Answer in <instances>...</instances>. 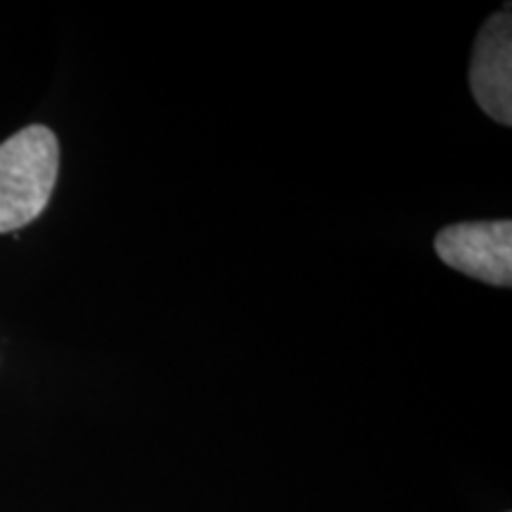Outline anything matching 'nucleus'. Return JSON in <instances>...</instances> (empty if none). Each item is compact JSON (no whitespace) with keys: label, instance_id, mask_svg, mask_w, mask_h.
Wrapping results in <instances>:
<instances>
[{"label":"nucleus","instance_id":"nucleus-1","mask_svg":"<svg viewBox=\"0 0 512 512\" xmlns=\"http://www.w3.org/2000/svg\"><path fill=\"white\" fill-rule=\"evenodd\" d=\"M60 174V143L48 126H27L0 143V233L43 214Z\"/></svg>","mask_w":512,"mask_h":512},{"label":"nucleus","instance_id":"nucleus-3","mask_svg":"<svg viewBox=\"0 0 512 512\" xmlns=\"http://www.w3.org/2000/svg\"><path fill=\"white\" fill-rule=\"evenodd\" d=\"M477 105L498 124L512 121V22L510 10L496 12L479 31L470 67Z\"/></svg>","mask_w":512,"mask_h":512},{"label":"nucleus","instance_id":"nucleus-2","mask_svg":"<svg viewBox=\"0 0 512 512\" xmlns=\"http://www.w3.org/2000/svg\"><path fill=\"white\" fill-rule=\"evenodd\" d=\"M446 266L496 287L512 285V223L472 221L439 230L434 240Z\"/></svg>","mask_w":512,"mask_h":512}]
</instances>
